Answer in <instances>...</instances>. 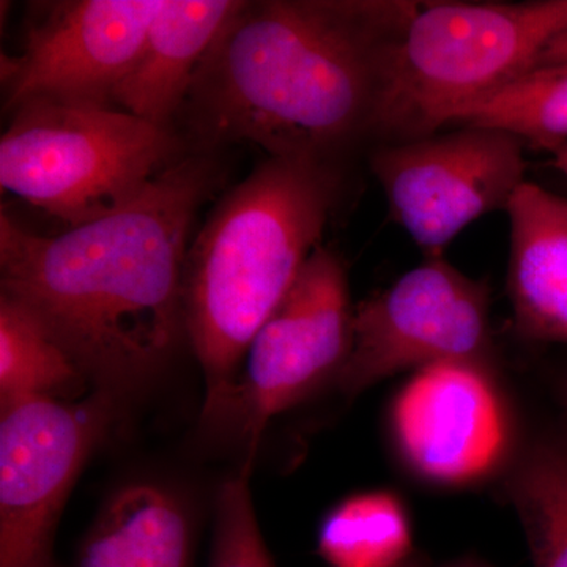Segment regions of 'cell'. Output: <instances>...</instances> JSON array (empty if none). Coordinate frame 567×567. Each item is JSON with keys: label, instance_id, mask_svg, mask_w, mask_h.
<instances>
[{"label": "cell", "instance_id": "8992f818", "mask_svg": "<svg viewBox=\"0 0 567 567\" xmlns=\"http://www.w3.org/2000/svg\"><path fill=\"white\" fill-rule=\"evenodd\" d=\"M524 141L491 126L379 144L371 171L391 218L425 257L443 251L465 227L507 212L525 182Z\"/></svg>", "mask_w": 567, "mask_h": 567}, {"label": "cell", "instance_id": "9c48e42d", "mask_svg": "<svg viewBox=\"0 0 567 567\" xmlns=\"http://www.w3.org/2000/svg\"><path fill=\"white\" fill-rule=\"evenodd\" d=\"M111 395L33 399L0 417V567H52L55 525L110 424Z\"/></svg>", "mask_w": 567, "mask_h": 567}, {"label": "cell", "instance_id": "4fadbf2b", "mask_svg": "<svg viewBox=\"0 0 567 567\" xmlns=\"http://www.w3.org/2000/svg\"><path fill=\"white\" fill-rule=\"evenodd\" d=\"M238 2L163 0L136 62L115 89L114 107L174 128L197 66Z\"/></svg>", "mask_w": 567, "mask_h": 567}, {"label": "cell", "instance_id": "7c38bea8", "mask_svg": "<svg viewBox=\"0 0 567 567\" xmlns=\"http://www.w3.org/2000/svg\"><path fill=\"white\" fill-rule=\"evenodd\" d=\"M507 216V293L517 334L567 344V199L525 182Z\"/></svg>", "mask_w": 567, "mask_h": 567}, {"label": "cell", "instance_id": "52a82bcc", "mask_svg": "<svg viewBox=\"0 0 567 567\" xmlns=\"http://www.w3.org/2000/svg\"><path fill=\"white\" fill-rule=\"evenodd\" d=\"M491 293L442 257H425L353 312L352 347L336 383L357 395L398 372L492 364Z\"/></svg>", "mask_w": 567, "mask_h": 567}, {"label": "cell", "instance_id": "44dd1931", "mask_svg": "<svg viewBox=\"0 0 567 567\" xmlns=\"http://www.w3.org/2000/svg\"><path fill=\"white\" fill-rule=\"evenodd\" d=\"M554 164L559 173L567 177V144L554 152Z\"/></svg>", "mask_w": 567, "mask_h": 567}, {"label": "cell", "instance_id": "e0dca14e", "mask_svg": "<svg viewBox=\"0 0 567 567\" xmlns=\"http://www.w3.org/2000/svg\"><path fill=\"white\" fill-rule=\"evenodd\" d=\"M404 505L391 492L350 496L323 518L319 551L333 567H395L412 550Z\"/></svg>", "mask_w": 567, "mask_h": 567}, {"label": "cell", "instance_id": "603a6c76", "mask_svg": "<svg viewBox=\"0 0 567 567\" xmlns=\"http://www.w3.org/2000/svg\"><path fill=\"white\" fill-rule=\"evenodd\" d=\"M447 567H487V566L483 565V563H477V561H462V563H456V565H451Z\"/></svg>", "mask_w": 567, "mask_h": 567}, {"label": "cell", "instance_id": "6da1fadb", "mask_svg": "<svg viewBox=\"0 0 567 567\" xmlns=\"http://www.w3.org/2000/svg\"><path fill=\"white\" fill-rule=\"evenodd\" d=\"M420 2H238L177 118L188 153L240 142L268 156L342 163L374 141L391 62Z\"/></svg>", "mask_w": 567, "mask_h": 567}, {"label": "cell", "instance_id": "5b68a950", "mask_svg": "<svg viewBox=\"0 0 567 567\" xmlns=\"http://www.w3.org/2000/svg\"><path fill=\"white\" fill-rule=\"evenodd\" d=\"M0 140V185L66 229L132 203L188 155L174 128L99 104L31 102Z\"/></svg>", "mask_w": 567, "mask_h": 567}, {"label": "cell", "instance_id": "277c9868", "mask_svg": "<svg viewBox=\"0 0 567 567\" xmlns=\"http://www.w3.org/2000/svg\"><path fill=\"white\" fill-rule=\"evenodd\" d=\"M566 25L567 0L420 2L394 51L375 145L456 125L535 70Z\"/></svg>", "mask_w": 567, "mask_h": 567}, {"label": "cell", "instance_id": "3957f363", "mask_svg": "<svg viewBox=\"0 0 567 567\" xmlns=\"http://www.w3.org/2000/svg\"><path fill=\"white\" fill-rule=\"evenodd\" d=\"M342 188V163L268 156L224 194L189 245L183 308L205 420L235 412L248 347L319 248Z\"/></svg>", "mask_w": 567, "mask_h": 567}, {"label": "cell", "instance_id": "2e32d148", "mask_svg": "<svg viewBox=\"0 0 567 567\" xmlns=\"http://www.w3.org/2000/svg\"><path fill=\"white\" fill-rule=\"evenodd\" d=\"M535 567H567V440L546 439L516 458L507 481Z\"/></svg>", "mask_w": 567, "mask_h": 567}, {"label": "cell", "instance_id": "ffe728a7", "mask_svg": "<svg viewBox=\"0 0 567 567\" xmlns=\"http://www.w3.org/2000/svg\"><path fill=\"white\" fill-rule=\"evenodd\" d=\"M548 66H567V25L548 41L546 50L537 61L536 69H548Z\"/></svg>", "mask_w": 567, "mask_h": 567}, {"label": "cell", "instance_id": "d6986e66", "mask_svg": "<svg viewBox=\"0 0 567 567\" xmlns=\"http://www.w3.org/2000/svg\"><path fill=\"white\" fill-rule=\"evenodd\" d=\"M208 567H275L257 524L246 472L219 491Z\"/></svg>", "mask_w": 567, "mask_h": 567}, {"label": "cell", "instance_id": "5bb4252c", "mask_svg": "<svg viewBox=\"0 0 567 567\" xmlns=\"http://www.w3.org/2000/svg\"><path fill=\"white\" fill-rule=\"evenodd\" d=\"M192 527L182 503L155 484L112 496L85 536L78 567H189Z\"/></svg>", "mask_w": 567, "mask_h": 567}, {"label": "cell", "instance_id": "9a60e30c", "mask_svg": "<svg viewBox=\"0 0 567 567\" xmlns=\"http://www.w3.org/2000/svg\"><path fill=\"white\" fill-rule=\"evenodd\" d=\"M84 372L28 306L0 293V410L73 394Z\"/></svg>", "mask_w": 567, "mask_h": 567}, {"label": "cell", "instance_id": "7402d4cb", "mask_svg": "<svg viewBox=\"0 0 567 567\" xmlns=\"http://www.w3.org/2000/svg\"><path fill=\"white\" fill-rule=\"evenodd\" d=\"M559 399H561L563 409H565L567 416V375H565L561 385H559Z\"/></svg>", "mask_w": 567, "mask_h": 567}, {"label": "cell", "instance_id": "8fae6325", "mask_svg": "<svg viewBox=\"0 0 567 567\" xmlns=\"http://www.w3.org/2000/svg\"><path fill=\"white\" fill-rule=\"evenodd\" d=\"M391 427L417 475L450 486L496 472L513 445L509 412L486 363L417 369L395 398Z\"/></svg>", "mask_w": 567, "mask_h": 567}, {"label": "cell", "instance_id": "ba28073f", "mask_svg": "<svg viewBox=\"0 0 567 567\" xmlns=\"http://www.w3.org/2000/svg\"><path fill=\"white\" fill-rule=\"evenodd\" d=\"M163 0L33 3L20 52L2 54L3 107L31 102L114 106Z\"/></svg>", "mask_w": 567, "mask_h": 567}, {"label": "cell", "instance_id": "ac0fdd59", "mask_svg": "<svg viewBox=\"0 0 567 567\" xmlns=\"http://www.w3.org/2000/svg\"><path fill=\"white\" fill-rule=\"evenodd\" d=\"M456 125L491 126L557 152L567 144V66L529 71L466 112Z\"/></svg>", "mask_w": 567, "mask_h": 567}, {"label": "cell", "instance_id": "30bf717a", "mask_svg": "<svg viewBox=\"0 0 567 567\" xmlns=\"http://www.w3.org/2000/svg\"><path fill=\"white\" fill-rule=\"evenodd\" d=\"M353 312L344 260L320 245L245 354L235 412L252 446L275 416L338 379L352 347Z\"/></svg>", "mask_w": 567, "mask_h": 567}, {"label": "cell", "instance_id": "7a4b0ae2", "mask_svg": "<svg viewBox=\"0 0 567 567\" xmlns=\"http://www.w3.org/2000/svg\"><path fill=\"white\" fill-rule=\"evenodd\" d=\"M221 158L188 153L121 210L58 235L2 208L0 293L28 306L100 393L144 385L186 338V254L199 208L226 181Z\"/></svg>", "mask_w": 567, "mask_h": 567}]
</instances>
